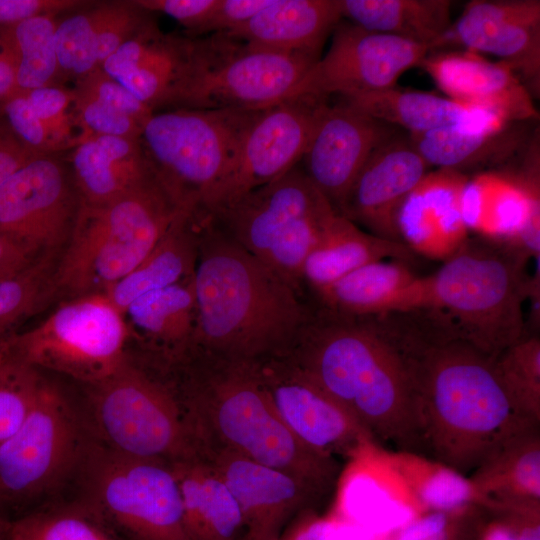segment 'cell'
I'll return each instance as SVG.
<instances>
[{
	"instance_id": "obj_43",
	"label": "cell",
	"mask_w": 540,
	"mask_h": 540,
	"mask_svg": "<svg viewBox=\"0 0 540 540\" xmlns=\"http://www.w3.org/2000/svg\"><path fill=\"white\" fill-rule=\"evenodd\" d=\"M47 379L0 346V443L22 424Z\"/></svg>"
},
{
	"instance_id": "obj_45",
	"label": "cell",
	"mask_w": 540,
	"mask_h": 540,
	"mask_svg": "<svg viewBox=\"0 0 540 540\" xmlns=\"http://www.w3.org/2000/svg\"><path fill=\"white\" fill-rule=\"evenodd\" d=\"M513 170L508 169L506 177L522 193L527 212L522 226L508 238H501L517 249L529 260H539L540 256V150L530 147L522 155Z\"/></svg>"
},
{
	"instance_id": "obj_51",
	"label": "cell",
	"mask_w": 540,
	"mask_h": 540,
	"mask_svg": "<svg viewBox=\"0 0 540 540\" xmlns=\"http://www.w3.org/2000/svg\"><path fill=\"white\" fill-rule=\"evenodd\" d=\"M78 0H0V26L39 16H61L84 5Z\"/></svg>"
},
{
	"instance_id": "obj_55",
	"label": "cell",
	"mask_w": 540,
	"mask_h": 540,
	"mask_svg": "<svg viewBox=\"0 0 540 540\" xmlns=\"http://www.w3.org/2000/svg\"><path fill=\"white\" fill-rule=\"evenodd\" d=\"M16 91L15 58L9 40L0 26V101Z\"/></svg>"
},
{
	"instance_id": "obj_1",
	"label": "cell",
	"mask_w": 540,
	"mask_h": 540,
	"mask_svg": "<svg viewBox=\"0 0 540 540\" xmlns=\"http://www.w3.org/2000/svg\"><path fill=\"white\" fill-rule=\"evenodd\" d=\"M425 311L354 316L319 307L282 354L377 440L421 454L420 378L436 338Z\"/></svg>"
},
{
	"instance_id": "obj_42",
	"label": "cell",
	"mask_w": 540,
	"mask_h": 540,
	"mask_svg": "<svg viewBox=\"0 0 540 540\" xmlns=\"http://www.w3.org/2000/svg\"><path fill=\"white\" fill-rule=\"evenodd\" d=\"M60 79L76 81L99 69L94 2L59 16L55 32Z\"/></svg>"
},
{
	"instance_id": "obj_54",
	"label": "cell",
	"mask_w": 540,
	"mask_h": 540,
	"mask_svg": "<svg viewBox=\"0 0 540 540\" xmlns=\"http://www.w3.org/2000/svg\"><path fill=\"white\" fill-rule=\"evenodd\" d=\"M38 258L0 233V281L20 272Z\"/></svg>"
},
{
	"instance_id": "obj_35",
	"label": "cell",
	"mask_w": 540,
	"mask_h": 540,
	"mask_svg": "<svg viewBox=\"0 0 540 540\" xmlns=\"http://www.w3.org/2000/svg\"><path fill=\"white\" fill-rule=\"evenodd\" d=\"M342 19L364 29L432 45L451 25L450 0H339Z\"/></svg>"
},
{
	"instance_id": "obj_33",
	"label": "cell",
	"mask_w": 540,
	"mask_h": 540,
	"mask_svg": "<svg viewBox=\"0 0 540 540\" xmlns=\"http://www.w3.org/2000/svg\"><path fill=\"white\" fill-rule=\"evenodd\" d=\"M198 250V224L194 210H186L148 256L104 294L124 314L142 295L176 284L192 275Z\"/></svg>"
},
{
	"instance_id": "obj_38",
	"label": "cell",
	"mask_w": 540,
	"mask_h": 540,
	"mask_svg": "<svg viewBox=\"0 0 540 540\" xmlns=\"http://www.w3.org/2000/svg\"><path fill=\"white\" fill-rule=\"evenodd\" d=\"M59 16H39L1 26L13 50L17 91L58 84L55 32Z\"/></svg>"
},
{
	"instance_id": "obj_19",
	"label": "cell",
	"mask_w": 540,
	"mask_h": 540,
	"mask_svg": "<svg viewBox=\"0 0 540 540\" xmlns=\"http://www.w3.org/2000/svg\"><path fill=\"white\" fill-rule=\"evenodd\" d=\"M486 53L509 63L533 98L540 91V1L472 0L430 52Z\"/></svg>"
},
{
	"instance_id": "obj_26",
	"label": "cell",
	"mask_w": 540,
	"mask_h": 540,
	"mask_svg": "<svg viewBox=\"0 0 540 540\" xmlns=\"http://www.w3.org/2000/svg\"><path fill=\"white\" fill-rule=\"evenodd\" d=\"M409 263L383 260L361 266L316 291L320 306L354 316L419 310L426 280Z\"/></svg>"
},
{
	"instance_id": "obj_7",
	"label": "cell",
	"mask_w": 540,
	"mask_h": 540,
	"mask_svg": "<svg viewBox=\"0 0 540 540\" xmlns=\"http://www.w3.org/2000/svg\"><path fill=\"white\" fill-rule=\"evenodd\" d=\"M82 411L92 439L122 455L173 463L197 456L172 389L129 356L85 385Z\"/></svg>"
},
{
	"instance_id": "obj_44",
	"label": "cell",
	"mask_w": 540,
	"mask_h": 540,
	"mask_svg": "<svg viewBox=\"0 0 540 540\" xmlns=\"http://www.w3.org/2000/svg\"><path fill=\"white\" fill-rule=\"evenodd\" d=\"M24 93L52 136L59 153L86 139L73 89L52 84Z\"/></svg>"
},
{
	"instance_id": "obj_48",
	"label": "cell",
	"mask_w": 540,
	"mask_h": 540,
	"mask_svg": "<svg viewBox=\"0 0 540 540\" xmlns=\"http://www.w3.org/2000/svg\"><path fill=\"white\" fill-rule=\"evenodd\" d=\"M73 90L78 117L86 138L96 135L140 138L143 123L81 89L75 87Z\"/></svg>"
},
{
	"instance_id": "obj_39",
	"label": "cell",
	"mask_w": 540,
	"mask_h": 540,
	"mask_svg": "<svg viewBox=\"0 0 540 540\" xmlns=\"http://www.w3.org/2000/svg\"><path fill=\"white\" fill-rule=\"evenodd\" d=\"M4 536L6 540H121L78 502L27 514L7 524Z\"/></svg>"
},
{
	"instance_id": "obj_52",
	"label": "cell",
	"mask_w": 540,
	"mask_h": 540,
	"mask_svg": "<svg viewBox=\"0 0 540 540\" xmlns=\"http://www.w3.org/2000/svg\"><path fill=\"white\" fill-rule=\"evenodd\" d=\"M273 0H218L206 35L227 34L247 23Z\"/></svg>"
},
{
	"instance_id": "obj_18",
	"label": "cell",
	"mask_w": 540,
	"mask_h": 540,
	"mask_svg": "<svg viewBox=\"0 0 540 540\" xmlns=\"http://www.w3.org/2000/svg\"><path fill=\"white\" fill-rule=\"evenodd\" d=\"M319 56L250 46L233 48L194 87L182 108L259 110L284 100Z\"/></svg>"
},
{
	"instance_id": "obj_27",
	"label": "cell",
	"mask_w": 540,
	"mask_h": 540,
	"mask_svg": "<svg viewBox=\"0 0 540 540\" xmlns=\"http://www.w3.org/2000/svg\"><path fill=\"white\" fill-rule=\"evenodd\" d=\"M67 161L85 203L110 201L156 177L140 138L91 136Z\"/></svg>"
},
{
	"instance_id": "obj_37",
	"label": "cell",
	"mask_w": 540,
	"mask_h": 540,
	"mask_svg": "<svg viewBox=\"0 0 540 540\" xmlns=\"http://www.w3.org/2000/svg\"><path fill=\"white\" fill-rule=\"evenodd\" d=\"M461 209L467 228L508 238L522 226L527 205L521 191L502 174L484 173L467 180Z\"/></svg>"
},
{
	"instance_id": "obj_3",
	"label": "cell",
	"mask_w": 540,
	"mask_h": 540,
	"mask_svg": "<svg viewBox=\"0 0 540 540\" xmlns=\"http://www.w3.org/2000/svg\"><path fill=\"white\" fill-rule=\"evenodd\" d=\"M198 250L192 280V348L223 359L260 362L285 353L311 310L272 269L196 212ZM188 351V352H189Z\"/></svg>"
},
{
	"instance_id": "obj_36",
	"label": "cell",
	"mask_w": 540,
	"mask_h": 540,
	"mask_svg": "<svg viewBox=\"0 0 540 540\" xmlns=\"http://www.w3.org/2000/svg\"><path fill=\"white\" fill-rule=\"evenodd\" d=\"M388 460L417 502L428 511L484 506L469 477L436 460L402 450L389 454Z\"/></svg>"
},
{
	"instance_id": "obj_5",
	"label": "cell",
	"mask_w": 540,
	"mask_h": 540,
	"mask_svg": "<svg viewBox=\"0 0 540 540\" xmlns=\"http://www.w3.org/2000/svg\"><path fill=\"white\" fill-rule=\"evenodd\" d=\"M528 262L500 238H466L435 273L425 276L421 309L455 339L493 359L525 334Z\"/></svg>"
},
{
	"instance_id": "obj_34",
	"label": "cell",
	"mask_w": 540,
	"mask_h": 540,
	"mask_svg": "<svg viewBox=\"0 0 540 540\" xmlns=\"http://www.w3.org/2000/svg\"><path fill=\"white\" fill-rule=\"evenodd\" d=\"M484 501L540 503V427L501 447L469 476Z\"/></svg>"
},
{
	"instance_id": "obj_32",
	"label": "cell",
	"mask_w": 540,
	"mask_h": 540,
	"mask_svg": "<svg viewBox=\"0 0 540 540\" xmlns=\"http://www.w3.org/2000/svg\"><path fill=\"white\" fill-rule=\"evenodd\" d=\"M192 275L142 295L123 314L158 354L160 365L178 360L192 348L197 317Z\"/></svg>"
},
{
	"instance_id": "obj_2",
	"label": "cell",
	"mask_w": 540,
	"mask_h": 540,
	"mask_svg": "<svg viewBox=\"0 0 540 540\" xmlns=\"http://www.w3.org/2000/svg\"><path fill=\"white\" fill-rule=\"evenodd\" d=\"M197 456L226 451L287 472L322 495L334 457L302 444L277 414L257 363L189 351L164 366Z\"/></svg>"
},
{
	"instance_id": "obj_29",
	"label": "cell",
	"mask_w": 540,
	"mask_h": 540,
	"mask_svg": "<svg viewBox=\"0 0 540 540\" xmlns=\"http://www.w3.org/2000/svg\"><path fill=\"white\" fill-rule=\"evenodd\" d=\"M410 263L415 253L404 243L375 236L336 210L324 220L317 243L303 267V281L316 292L369 263Z\"/></svg>"
},
{
	"instance_id": "obj_16",
	"label": "cell",
	"mask_w": 540,
	"mask_h": 540,
	"mask_svg": "<svg viewBox=\"0 0 540 540\" xmlns=\"http://www.w3.org/2000/svg\"><path fill=\"white\" fill-rule=\"evenodd\" d=\"M328 99L299 95L261 109L242 140L231 170L200 210L224 207L300 163Z\"/></svg>"
},
{
	"instance_id": "obj_40",
	"label": "cell",
	"mask_w": 540,
	"mask_h": 540,
	"mask_svg": "<svg viewBox=\"0 0 540 540\" xmlns=\"http://www.w3.org/2000/svg\"><path fill=\"white\" fill-rule=\"evenodd\" d=\"M493 366L514 408L540 424L539 334H524L493 358Z\"/></svg>"
},
{
	"instance_id": "obj_14",
	"label": "cell",
	"mask_w": 540,
	"mask_h": 540,
	"mask_svg": "<svg viewBox=\"0 0 540 540\" xmlns=\"http://www.w3.org/2000/svg\"><path fill=\"white\" fill-rule=\"evenodd\" d=\"M81 198L69 163L36 155L0 186V233L36 257L67 243Z\"/></svg>"
},
{
	"instance_id": "obj_50",
	"label": "cell",
	"mask_w": 540,
	"mask_h": 540,
	"mask_svg": "<svg viewBox=\"0 0 540 540\" xmlns=\"http://www.w3.org/2000/svg\"><path fill=\"white\" fill-rule=\"evenodd\" d=\"M145 10L163 13L186 30L190 37L206 36V29L218 0H136Z\"/></svg>"
},
{
	"instance_id": "obj_41",
	"label": "cell",
	"mask_w": 540,
	"mask_h": 540,
	"mask_svg": "<svg viewBox=\"0 0 540 540\" xmlns=\"http://www.w3.org/2000/svg\"><path fill=\"white\" fill-rule=\"evenodd\" d=\"M52 255L0 281V346L56 292Z\"/></svg>"
},
{
	"instance_id": "obj_4",
	"label": "cell",
	"mask_w": 540,
	"mask_h": 540,
	"mask_svg": "<svg viewBox=\"0 0 540 540\" xmlns=\"http://www.w3.org/2000/svg\"><path fill=\"white\" fill-rule=\"evenodd\" d=\"M418 418L423 451L464 475L516 436L540 427L514 408L491 357L444 336L422 359Z\"/></svg>"
},
{
	"instance_id": "obj_21",
	"label": "cell",
	"mask_w": 540,
	"mask_h": 540,
	"mask_svg": "<svg viewBox=\"0 0 540 540\" xmlns=\"http://www.w3.org/2000/svg\"><path fill=\"white\" fill-rule=\"evenodd\" d=\"M428 169L408 134L398 131L371 154L337 212L375 236L402 242L399 211Z\"/></svg>"
},
{
	"instance_id": "obj_30",
	"label": "cell",
	"mask_w": 540,
	"mask_h": 540,
	"mask_svg": "<svg viewBox=\"0 0 540 540\" xmlns=\"http://www.w3.org/2000/svg\"><path fill=\"white\" fill-rule=\"evenodd\" d=\"M510 122L495 132H471L450 126L424 133H407L423 160L438 169L461 172L466 169L504 166L526 148L532 134L523 124Z\"/></svg>"
},
{
	"instance_id": "obj_49",
	"label": "cell",
	"mask_w": 540,
	"mask_h": 540,
	"mask_svg": "<svg viewBox=\"0 0 540 540\" xmlns=\"http://www.w3.org/2000/svg\"><path fill=\"white\" fill-rule=\"evenodd\" d=\"M76 88L81 89L116 110L146 124L154 113L134 94L108 76L101 68L76 81Z\"/></svg>"
},
{
	"instance_id": "obj_11",
	"label": "cell",
	"mask_w": 540,
	"mask_h": 540,
	"mask_svg": "<svg viewBox=\"0 0 540 540\" xmlns=\"http://www.w3.org/2000/svg\"><path fill=\"white\" fill-rule=\"evenodd\" d=\"M91 439L82 407L47 380L22 424L0 443L3 506L36 500L74 479Z\"/></svg>"
},
{
	"instance_id": "obj_15",
	"label": "cell",
	"mask_w": 540,
	"mask_h": 540,
	"mask_svg": "<svg viewBox=\"0 0 540 540\" xmlns=\"http://www.w3.org/2000/svg\"><path fill=\"white\" fill-rule=\"evenodd\" d=\"M332 34L327 53L285 99L299 95L346 98L392 88L430 52L425 45L367 30L345 19Z\"/></svg>"
},
{
	"instance_id": "obj_23",
	"label": "cell",
	"mask_w": 540,
	"mask_h": 540,
	"mask_svg": "<svg viewBox=\"0 0 540 540\" xmlns=\"http://www.w3.org/2000/svg\"><path fill=\"white\" fill-rule=\"evenodd\" d=\"M433 52L418 67L448 98L489 110L507 122L539 118L532 95L509 63L466 50Z\"/></svg>"
},
{
	"instance_id": "obj_47",
	"label": "cell",
	"mask_w": 540,
	"mask_h": 540,
	"mask_svg": "<svg viewBox=\"0 0 540 540\" xmlns=\"http://www.w3.org/2000/svg\"><path fill=\"white\" fill-rule=\"evenodd\" d=\"M0 121L34 154H59L52 136L24 92L16 91L0 101Z\"/></svg>"
},
{
	"instance_id": "obj_28",
	"label": "cell",
	"mask_w": 540,
	"mask_h": 540,
	"mask_svg": "<svg viewBox=\"0 0 540 540\" xmlns=\"http://www.w3.org/2000/svg\"><path fill=\"white\" fill-rule=\"evenodd\" d=\"M341 20L339 0H273L226 35L253 47L319 56Z\"/></svg>"
},
{
	"instance_id": "obj_6",
	"label": "cell",
	"mask_w": 540,
	"mask_h": 540,
	"mask_svg": "<svg viewBox=\"0 0 540 540\" xmlns=\"http://www.w3.org/2000/svg\"><path fill=\"white\" fill-rule=\"evenodd\" d=\"M186 210L157 176L110 201L81 202L55 269L56 291L73 298L104 293L148 256Z\"/></svg>"
},
{
	"instance_id": "obj_12",
	"label": "cell",
	"mask_w": 540,
	"mask_h": 540,
	"mask_svg": "<svg viewBox=\"0 0 540 540\" xmlns=\"http://www.w3.org/2000/svg\"><path fill=\"white\" fill-rule=\"evenodd\" d=\"M129 329L104 293L72 298L37 326L1 346L23 363L84 385L112 374L127 358Z\"/></svg>"
},
{
	"instance_id": "obj_56",
	"label": "cell",
	"mask_w": 540,
	"mask_h": 540,
	"mask_svg": "<svg viewBox=\"0 0 540 540\" xmlns=\"http://www.w3.org/2000/svg\"><path fill=\"white\" fill-rule=\"evenodd\" d=\"M476 540H518L513 532L499 520L493 518L484 523L477 535Z\"/></svg>"
},
{
	"instance_id": "obj_13",
	"label": "cell",
	"mask_w": 540,
	"mask_h": 540,
	"mask_svg": "<svg viewBox=\"0 0 540 540\" xmlns=\"http://www.w3.org/2000/svg\"><path fill=\"white\" fill-rule=\"evenodd\" d=\"M235 42L225 34L190 37L164 33L154 19L100 68L154 112L178 109Z\"/></svg>"
},
{
	"instance_id": "obj_8",
	"label": "cell",
	"mask_w": 540,
	"mask_h": 540,
	"mask_svg": "<svg viewBox=\"0 0 540 540\" xmlns=\"http://www.w3.org/2000/svg\"><path fill=\"white\" fill-rule=\"evenodd\" d=\"M333 210L298 163L277 180L203 212L298 292L305 261Z\"/></svg>"
},
{
	"instance_id": "obj_57",
	"label": "cell",
	"mask_w": 540,
	"mask_h": 540,
	"mask_svg": "<svg viewBox=\"0 0 540 540\" xmlns=\"http://www.w3.org/2000/svg\"><path fill=\"white\" fill-rule=\"evenodd\" d=\"M0 533H2V531H0ZM0 540H6V538L4 536V531H3V536L0 535Z\"/></svg>"
},
{
	"instance_id": "obj_22",
	"label": "cell",
	"mask_w": 540,
	"mask_h": 540,
	"mask_svg": "<svg viewBox=\"0 0 540 540\" xmlns=\"http://www.w3.org/2000/svg\"><path fill=\"white\" fill-rule=\"evenodd\" d=\"M208 462L235 498L245 540H276L298 511L322 494L280 469L246 457L217 451L198 456Z\"/></svg>"
},
{
	"instance_id": "obj_10",
	"label": "cell",
	"mask_w": 540,
	"mask_h": 540,
	"mask_svg": "<svg viewBox=\"0 0 540 540\" xmlns=\"http://www.w3.org/2000/svg\"><path fill=\"white\" fill-rule=\"evenodd\" d=\"M74 479L77 501L131 540H192L169 463L125 456L91 439Z\"/></svg>"
},
{
	"instance_id": "obj_20",
	"label": "cell",
	"mask_w": 540,
	"mask_h": 540,
	"mask_svg": "<svg viewBox=\"0 0 540 540\" xmlns=\"http://www.w3.org/2000/svg\"><path fill=\"white\" fill-rule=\"evenodd\" d=\"M399 131L340 99L325 106L300 164L316 189L338 211L371 154Z\"/></svg>"
},
{
	"instance_id": "obj_53",
	"label": "cell",
	"mask_w": 540,
	"mask_h": 540,
	"mask_svg": "<svg viewBox=\"0 0 540 540\" xmlns=\"http://www.w3.org/2000/svg\"><path fill=\"white\" fill-rule=\"evenodd\" d=\"M36 155L24 147L0 121V186Z\"/></svg>"
},
{
	"instance_id": "obj_31",
	"label": "cell",
	"mask_w": 540,
	"mask_h": 540,
	"mask_svg": "<svg viewBox=\"0 0 540 540\" xmlns=\"http://www.w3.org/2000/svg\"><path fill=\"white\" fill-rule=\"evenodd\" d=\"M169 464L178 481L191 539L245 540L240 508L211 465L198 456Z\"/></svg>"
},
{
	"instance_id": "obj_24",
	"label": "cell",
	"mask_w": 540,
	"mask_h": 540,
	"mask_svg": "<svg viewBox=\"0 0 540 540\" xmlns=\"http://www.w3.org/2000/svg\"><path fill=\"white\" fill-rule=\"evenodd\" d=\"M467 177L458 171L428 172L398 215L401 240L414 253L448 258L466 239L461 199Z\"/></svg>"
},
{
	"instance_id": "obj_58",
	"label": "cell",
	"mask_w": 540,
	"mask_h": 540,
	"mask_svg": "<svg viewBox=\"0 0 540 540\" xmlns=\"http://www.w3.org/2000/svg\"><path fill=\"white\" fill-rule=\"evenodd\" d=\"M4 507L3 504H2V501L0 499V508ZM3 524H0V528L2 527Z\"/></svg>"
},
{
	"instance_id": "obj_25",
	"label": "cell",
	"mask_w": 540,
	"mask_h": 540,
	"mask_svg": "<svg viewBox=\"0 0 540 540\" xmlns=\"http://www.w3.org/2000/svg\"><path fill=\"white\" fill-rule=\"evenodd\" d=\"M340 99L382 123L411 134L450 126L471 132H495L510 123L480 107L396 86Z\"/></svg>"
},
{
	"instance_id": "obj_46",
	"label": "cell",
	"mask_w": 540,
	"mask_h": 540,
	"mask_svg": "<svg viewBox=\"0 0 540 540\" xmlns=\"http://www.w3.org/2000/svg\"><path fill=\"white\" fill-rule=\"evenodd\" d=\"M479 506L456 511H427L409 521L393 540H476L483 513Z\"/></svg>"
},
{
	"instance_id": "obj_17",
	"label": "cell",
	"mask_w": 540,
	"mask_h": 540,
	"mask_svg": "<svg viewBox=\"0 0 540 540\" xmlns=\"http://www.w3.org/2000/svg\"><path fill=\"white\" fill-rule=\"evenodd\" d=\"M256 363L277 414L302 444L327 456L348 458L376 443L344 406L286 357Z\"/></svg>"
},
{
	"instance_id": "obj_9",
	"label": "cell",
	"mask_w": 540,
	"mask_h": 540,
	"mask_svg": "<svg viewBox=\"0 0 540 540\" xmlns=\"http://www.w3.org/2000/svg\"><path fill=\"white\" fill-rule=\"evenodd\" d=\"M260 110L178 108L151 115L140 141L158 180L180 207H203L231 170Z\"/></svg>"
}]
</instances>
